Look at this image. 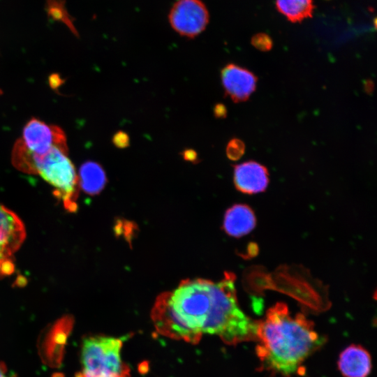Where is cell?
<instances>
[{
	"mask_svg": "<svg viewBox=\"0 0 377 377\" xmlns=\"http://www.w3.org/2000/svg\"><path fill=\"white\" fill-rule=\"evenodd\" d=\"M214 114L216 118H225L227 114L226 107L222 103H217L214 108Z\"/></svg>",
	"mask_w": 377,
	"mask_h": 377,
	"instance_id": "ffe728a7",
	"label": "cell"
},
{
	"mask_svg": "<svg viewBox=\"0 0 377 377\" xmlns=\"http://www.w3.org/2000/svg\"><path fill=\"white\" fill-rule=\"evenodd\" d=\"M106 182L105 172L99 163L88 161L81 165L78 184L86 193L90 195L99 193L103 189Z\"/></svg>",
	"mask_w": 377,
	"mask_h": 377,
	"instance_id": "4fadbf2b",
	"label": "cell"
},
{
	"mask_svg": "<svg viewBox=\"0 0 377 377\" xmlns=\"http://www.w3.org/2000/svg\"><path fill=\"white\" fill-rule=\"evenodd\" d=\"M46 10L47 15L54 20L65 24L75 35L78 36L73 24V19L68 13L63 0H47Z\"/></svg>",
	"mask_w": 377,
	"mask_h": 377,
	"instance_id": "9a60e30c",
	"label": "cell"
},
{
	"mask_svg": "<svg viewBox=\"0 0 377 377\" xmlns=\"http://www.w3.org/2000/svg\"><path fill=\"white\" fill-rule=\"evenodd\" d=\"M225 95L235 103L244 102L256 91L257 77L249 70L230 63L221 71Z\"/></svg>",
	"mask_w": 377,
	"mask_h": 377,
	"instance_id": "ba28073f",
	"label": "cell"
},
{
	"mask_svg": "<svg viewBox=\"0 0 377 377\" xmlns=\"http://www.w3.org/2000/svg\"><path fill=\"white\" fill-rule=\"evenodd\" d=\"M244 151L245 145L239 139L232 138L227 144L226 155L230 160H238L244 155Z\"/></svg>",
	"mask_w": 377,
	"mask_h": 377,
	"instance_id": "2e32d148",
	"label": "cell"
},
{
	"mask_svg": "<svg viewBox=\"0 0 377 377\" xmlns=\"http://www.w3.org/2000/svg\"><path fill=\"white\" fill-rule=\"evenodd\" d=\"M0 377H16L13 374L8 373L6 366L0 362Z\"/></svg>",
	"mask_w": 377,
	"mask_h": 377,
	"instance_id": "7402d4cb",
	"label": "cell"
},
{
	"mask_svg": "<svg viewBox=\"0 0 377 377\" xmlns=\"http://www.w3.org/2000/svg\"><path fill=\"white\" fill-rule=\"evenodd\" d=\"M169 21L179 34L193 38L205 29L209 13L200 0H179L170 10Z\"/></svg>",
	"mask_w": 377,
	"mask_h": 377,
	"instance_id": "8992f818",
	"label": "cell"
},
{
	"mask_svg": "<svg viewBox=\"0 0 377 377\" xmlns=\"http://www.w3.org/2000/svg\"><path fill=\"white\" fill-rule=\"evenodd\" d=\"M371 367L369 353L360 345L351 344L339 355L338 368L343 377H367Z\"/></svg>",
	"mask_w": 377,
	"mask_h": 377,
	"instance_id": "30bf717a",
	"label": "cell"
},
{
	"mask_svg": "<svg viewBox=\"0 0 377 377\" xmlns=\"http://www.w3.org/2000/svg\"><path fill=\"white\" fill-rule=\"evenodd\" d=\"M182 156L185 160L188 161L195 162L198 160V154L195 150L192 149H185L182 152Z\"/></svg>",
	"mask_w": 377,
	"mask_h": 377,
	"instance_id": "44dd1931",
	"label": "cell"
},
{
	"mask_svg": "<svg viewBox=\"0 0 377 377\" xmlns=\"http://www.w3.org/2000/svg\"><path fill=\"white\" fill-rule=\"evenodd\" d=\"M112 142L115 147L123 149L129 145L130 138L126 132L119 131L113 135Z\"/></svg>",
	"mask_w": 377,
	"mask_h": 377,
	"instance_id": "ac0fdd59",
	"label": "cell"
},
{
	"mask_svg": "<svg viewBox=\"0 0 377 377\" xmlns=\"http://www.w3.org/2000/svg\"><path fill=\"white\" fill-rule=\"evenodd\" d=\"M75 377H84V376L80 372L77 374ZM121 377H131L130 369H127Z\"/></svg>",
	"mask_w": 377,
	"mask_h": 377,
	"instance_id": "cb8c5ba5",
	"label": "cell"
},
{
	"mask_svg": "<svg viewBox=\"0 0 377 377\" xmlns=\"http://www.w3.org/2000/svg\"><path fill=\"white\" fill-rule=\"evenodd\" d=\"M13 165L19 170L38 175L54 188L53 193L70 212L77 209L78 176L68 158V147H53L44 154L28 152L16 140L12 151Z\"/></svg>",
	"mask_w": 377,
	"mask_h": 377,
	"instance_id": "3957f363",
	"label": "cell"
},
{
	"mask_svg": "<svg viewBox=\"0 0 377 377\" xmlns=\"http://www.w3.org/2000/svg\"><path fill=\"white\" fill-rule=\"evenodd\" d=\"M123 342L116 337L92 336L83 339L81 347L84 377H121L128 367L122 362Z\"/></svg>",
	"mask_w": 377,
	"mask_h": 377,
	"instance_id": "277c9868",
	"label": "cell"
},
{
	"mask_svg": "<svg viewBox=\"0 0 377 377\" xmlns=\"http://www.w3.org/2000/svg\"><path fill=\"white\" fill-rule=\"evenodd\" d=\"M29 153L40 154L53 147H68L64 131L36 118H31L24 126L22 137L17 140Z\"/></svg>",
	"mask_w": 377,
	"mask_h": 377,
	"instance_id": "52a82bcc",
	"label": "cell"
},
{
	"mask_svg": "<svg viewBox=\"0 0 377 377\" xmlns=\"http://www.w3.org/2000/svg\"><path fill=\"white\" fill-rule=\"evenodd\" d=\"M257 356L262 370L290 376L324 343L313 323L302 313L292 316L287 305L278 302L256 322Z\"/></svg>",
	"mask_w": 377,
	"mask_h": 377,
	"instance_id": "7a4b0ae2",
	"label": "cell"
},
{
	"mask_svg": "<svg viewBox=\"0 0 377 377\" xmlns=\"http://www.w3.org/2000/svg\"><path fill=\"white\" fill-rule=\"evenodd\" d=\"M251 43L255 48L262 52L269 51L273 46L272 39L265 33H258L253 35L251 39Z\"/></svg>",
	"mask_w": 377,
	"mask_h": 377,
	"instance_id": "e0dca14e",
	"label": "cell"
},
{
	"mask_svg": "<svg viewBox=\"0 0 377 377\" xmlns=\"http://www.w3.org/2000/svg\"><path fill=\"white\" fill-rule=\"evenodd\" d=\"M26 236L22 221L13 211L0 204V276L14 271L12 259Z\"/></svg>",
	"mask_w": 377,
	"mask_h": 377,
	"instance_id": "5b68a950",
	"label": "cell"
},
{
	"mask_svg": "<svg viewBox=\"0 0 377 377\" xmlns=\"http://www.w3.org/2000/svg\"><path fill=\"white\" fill-rule=\"evenodd\" d=\"M278 11L291 22H301L311 17L315 6L313 0H276Z\"/></svg>",
	"mask_w": 377,
	"mask_h": 377,
	"instance_id": "5bb4252c",
	"label": "cell"
},
{
	"mask_svg": "<svg viewBox=\"0 0 377 377\" xmlns=\"http://www.w3.org/2000/svg\"><path fill=\"white\" fill-rule=\"evenodd\" d=\"M151 317L161 335L192 344L203 334L219 337L227 345L256 341V322L239 306L235 276L226 273L217 282L196 279L182 281L159 295Z\"/></svg>",
	"mask_w": 377,
	"mask_h": 377,
	"instance_id": "6da1fadb",
	"label": "cell"
},
{
	"mask_svg": "<svg viewBox=\"0 0 377 377\" xmlns=\"http://www.w3.org/2000/svg\"><path fill=\"white\" fill-rule=\"evenodd\" d=\"M73 323L71 316L63 317L54 324L47 334L42 346V354L47 363L58 364L61 360L66 340Z\"/></svg>",
	"mask_w": 377,
	"mask_h": 377,
	"instance_id": "8fae6325",
	"label": "cell"
},
{
	"mask_svg": "<svg viewBox=\"0 0 377 377\" xmlns=\"http://www.w3.org/2000/svg\"><path fill=\"white\" fill-rule=\"evenodd\" d=\"M233 179L238 191L253 194L266 189L269 183V173L262 164L249 161L234 167Z\"/></svg>",
	"mask_w": 377,
	"mask_h": 377,
	"instance_id": "9c48e42d",
	"label": "cell"
},
{
	"mask_svg": "<svg viewBox=\"0 0 377 377\" xmlns=\"http://www.w3.org/2000/svg\"><path fill=\"white\" fill-rule=\"evenodd\" d=\"M48 82L52 89L57 90L64 84V80L58 73H52L49 76Z\"/></svg>",
	"mask_w": 377,
	"mask_h": 377,
	"instance_id": "d6986e66",
	"label": "cell"
},
{
	"mask_svg": "<svg viewBox=\"0 0 377 377\" xmlns=\"http://www.w3.org/2000/svg\"><path fill=\"white\" fill-rule=\"evenodd\" d=\"M256 226L252 209L246 205H235L225 214L223 228L230 236L240 237L249 233Z\"/></svg>",
	"mask_w": 377,
	"mask_h": 377,
	"instance_id": "7c38bea8",
	"label": "cell"
},
{
	"mask_svg": "<svg viewBox=\"0 0 377 377\" xmlns=\"http://www.w3.org/2000/svg\"><path fill=\"white\" fill-rule=\"evenodd\" d=\"M364 87L367 93H371L374 90V85L371 80H366L364 82Z\"/></svg>",
	"mask_w": 377,
	"mask_h": 377,
	"instance_id": "603a6c76",
	"label": "cell"
}]
</instances>
